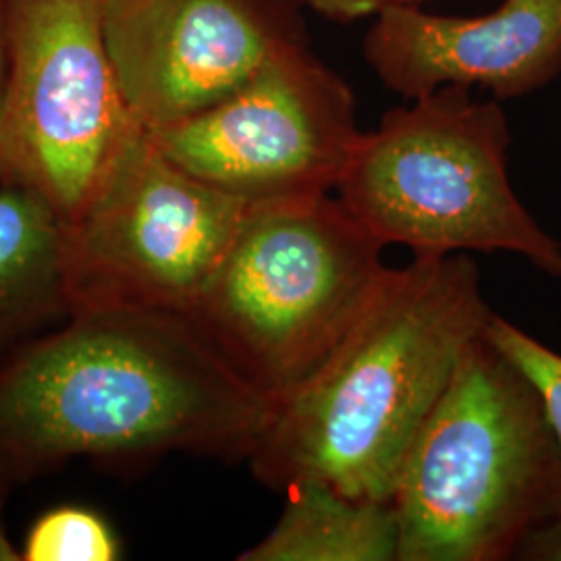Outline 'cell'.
<instances>
[{
  "instance_id": "6da1fadb",
  "label": "cell",
  "mask_w": 561,
  "mask_h": 561,
  "mask_svg": "<svg viewBox=\"0 0 561 561\" xmlns=\"http://www.w3.org/2000/svg\"><path fill=\"white\" fill-rule=\"evenodd\" d=\"M273 410L183 312L71 314L0 362V500L76 458L248 460Z\"/></svg>"
},
{
  "instance_id": "7a4b0ae2",
  "label": "cell",
  "mask_w": 561,
  "mask_h": 561,
  "mask_svg": "<svg viewBox=\"0 0 561 561\" xmlns=\"http://www.w3.org/2000/svg\"><path fill=\"white\" fill-rule=\"evenodd\" d=\"M491 317L468 254L389 268L360 321L275 403L248 458L254 477L280 493L324 482L354 500L389 502L416 433Z\"/></svg>"
},
{
  "instance_id": "3957f363",
  "label": "cell",
  "mask_w": 561,
  "mask_h": 561,
  "mask_svg": "<svg viewBox=\"0 0 561 561\" xmlns=\"http://www.w3.org/2000/svg\"><path fill=\"white\" fill-rule=\"evenodd\" d=\"M398 561L514 560L561 507V443L535 382L482 333L393 482Z\"/></svg>"
},
{
  "instance_id": "277c9868",
  "label": "cell",
  "mask_w": 561,
  "mask_h": 561,
  "mask_svg": "<svg viewBox=\"0 0 561 561\" xmlns=\"http://www.w3.org/2000/svg\"><path fill=\"white\" fill-rule=\"evenodd\" d=\"M382 248L337 196L252 202L187 317L275 405L360 321Z\"/></svg>"
},
{
  "instance_id": "5b68a950",
  "label": "cell",
  "mask_w": 561,
  "mask_h": 561,
  "mask_svg": "<svg viewBox=\"0 0 561 561\" xmlns=\"http://www.w3.org/2000/svg\"><path fill=\"white\" fill-rule=\"evenodd\" d=\"M507 146L500 102L447 85L362 131L335 192L382 245L414 256L507 252L561 277V243L516 196Z\"/></svg>"
},
{
  "instance_id": "8992f818",
  "label": "cell",
  "mask_w": 561,
  "mask_h": 561,
  "mask_svg": "<svg viewBox=\"0 0 561 561\" xmlns=\"http://www.w3.org/2000/svg\"><path fill=\"white\" fill-rule=\"evenodd\" d=\"M108 53L102 0H7L0 178L65 225L140 134Z\"/></svg>"
},
{
  "instance_id": "52a82bcc",
  "label": "cell",
  "mask_w": 561,
  "mask_h": 561,
  "mask_svg": "<svg viewBox=\"0 0 561 561\" xmlns=\"http://www.w3.org/2000/svg\"><path fill=\"white\" fill-rule=\"evenodd\" d=\"M250 204L181 169L141 129L80 217L65 225L71 314L123 308L187 314Z\"/></svg>"
},
{
  "instance_id": "ba28073f",
  "label": "cell",
  "mask_w": 561,
  "mask_h": 561,
  "mask_svg": "<svg viewBox=\"0 0 561 561\" xmlns=\"http://www.w3.org/2000/svg\"><path fill=\"white\" fill-rule=\"evenodd\" d=\"M146 134L181 169L248 202L331 194L362 138L350 85L306 44L215 106Z\"/></svg>"
},
{
  "instance_id": "9c48e42d",
  "label": "cell",
  "mask_w": 561,
  "mask_h": 561,
  "mask_svg": "<svg viewBox=\"0 0 561 561\" xmlns=\"http://www.w3.org/2000/svg\"><path fill=\"white\" fill-rule=\"evenodd\" d=\"M304 0H102L121 92L146 131L215 106L306 44Z\"/></svg>"
},
{
  "instance_id": "30bf717a",
  "label": "cell",
  "mask_w": 561,
  "mask_h": 561,
  "mask_svg": "<svg viewBox=\"0 0 561 561\" xmlns=\"http://www.w3.org/2000/svg\"><path fill=\"white\" fill-rule=\"evenodd\" d=\"M364 59L408 101L447 85L510 101L561 71V0H503L481 18H445L416 4L389 7L364 41Z\"/></svg>"
},
{
  "instance_id": "8fae6325",
  "label": "cell",
  "mask_w": 561,
  "mask_h": 561,
  "mask_svg": "<svg viewBox=\"0 0 561 561\" xmlns=\"http://www.w3.org/2000/svg\"><path fill=\"white\" fill-rule=\"evenodd\" d=\"M65 222L30 190L0 187V362L71 317Z\"/></svg>"
},
{
  "instance_id": "7c38bea8",
  "label": "cell",
  "mask_w": 561,
  "mask_h": 561,
  "mask_svg": "<svg viewBox=\"0 0 561 561\" xmlns=\"http://www.w3.org/2000/svg\"><path fill=\"white\" fill-rule=\"evenodd\" d=\"M268 535L240 561H398L391 502L354 500L324 482H300Z\"/></svg>"
},
{
  "instance_id": "4fadbf2b",
  "label": "cell",
  "mask_w": 561,
  "mask_h": 561,
  "mask_svg": "<svg viewBox=\"0 0 561 561\" xmlns=\"http://www.w3.org/2000/svg\"><path fill=\"white\" fill-rule=\"evenodd\" d=\"M119 542L99 514L83 507H59L44 514L25 539V561L119 560Z\"/></svg>"
},
{
  "instance_id": "5bb4252c",
  "label": "cell",
  "mask_w": 561,
  "mask_h": 561,
  "mask_svg": "<svg viewBox=\"0 0 561 561\" xmlns=\"http://www.w3.org/2000/svg\"><path fill=\"white\" fill-rule=\"evenodd\" d=\"M486 337L507 358L516 362L541 393L547 416L561 443V354L522 331L520 327L493 314L486 324Z\"/></svg>"
},
{
  "instance_id": "9a60e30c",
  "label": "cell",
  "mask_w": 561,
  "mask_h": 561,
  "mask_svg": "<svg viewBox=\"0 0 561 561\" xmlns=\"http://www.w3.org/2000/svg\"><path fill=\"white\" fill-rule=\"evenodd\" d=\"M514 560L561 561V507L522 539Z\"/></svg>"
},
{
  "instance_id": "2e32d148",
  "label": "cell",
  "mask_w": 561,
  "mask_h": 561,
  "mask_svg": "<svg viewBox=\"0 0 561 561\" xmlns=\"http://www.w3.org/2000/svg\"><path fill=\"white\" fill-rule=\"evenodd\" d=\"M424 0H304L306 7L321 13L322 18L333 21H354L379 15L382 9L389 7H405Z\"/></svg>"
},
{
  "instance_id": "e0dca14e",
  "label": "cell",
  "mask_w": 561,
  "mask_h": 561,
  "mask_svg": "<svg viewBox=\"0 0 561 561\" xmlns=\"http://www.w3.org/2000/svg\"><path fill=\"white\" fill-rule=\"evenodd\" d=\"M4 62H7V0H0V94L4 81Z\"/></svg>"
},
{
  "instance_id": "ac0fdd59",
  "label": "cell",
  "mask_w": 561,
  "mask_h": 561,
  "mask_svg": "<svg viewBox=\"0 0 561 561\" xmlns=\"http://www.w3.org/2000/svg\"><path fill=\"white\" fill-rule=\"evenodd\" d=\"M0 500V507H2ZM21 556L18 553V549L13 547V542L9 541L7 537V530H4V524H2V516H0V561H20Z\"/></svg>"
}]
</instances>
